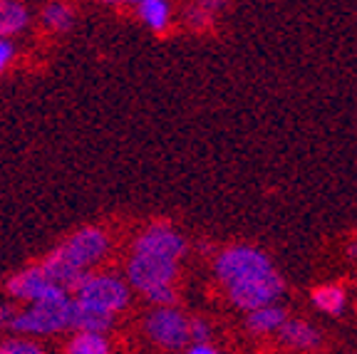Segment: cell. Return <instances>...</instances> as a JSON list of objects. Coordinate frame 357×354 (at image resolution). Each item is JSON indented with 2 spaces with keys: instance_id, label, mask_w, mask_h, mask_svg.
I'll use <instances>...</instances> for the list:
<instances>
[{
  "instance_id": "9",
  "label": "cell",
  "mask_w": 357,
  "mask_h": 354,
  "mask_svg": "<svg viewBox=\"0 0 357 354\" xmlns=\"http://www.w3.org/2000/svg\"><path fill=\"white\" fill-rule=\"evenodd\" d=\"M288 320L285 317V310H280L278 305H268V307H261V310L248 312V327L253 332H275L280 330V325Z\"/></svg>"
},
{
  "instance_id": "7",
  "label": "cell",
  "mask_w": 357,
  "mask_h": 354,
  "mask_svg": "<svg viewBox=\"0 0 357 354\" xmlns=\"http://www.w3.org/2000/svg\"><path fill=\"white\" fill-rule=\"evenodd\" d=\"M8 290H10L13 298L25 300V302H43V300H50L60 293H67V290L57 288L55 282H50L43 275L40 268H28V270L17 272L15 277L8 280Z\"/></svg>"
},
{
  "instance_id": "13",
  "label": "cell",
  "mask_w": 357,
  "mask_h": 354,
  "mask_svg": "<svg viewBox=\"0 0 357 354\" xmlns=\"http://www.w3.org/2000/svg\"><path fill=\"white\" fill-rule=\"evenodd\" d=\"M67 354H109V342L105 334L77 332L67 347Z\"/></svg>"
},
{
  "instance_id": "11",
  "label": "cell",
  "mask_w": 357,
  "mask_h": 354,
  "mask_svg": "<svg viewBox=\"0 0 357 354\" xmlns=\"http://www.w3.org/2000/svg\"><path fill=\"white\" fill-rule=\"evenodd\" d=\"M312 302L315 307L328 315H340L345 310V302H347V295L342 288L337 285H325V288H315L312 290Z\"/></svg>"
},
{
  "instance_id": "4",
  "label": "cell",
  "mask_w": 357,
  "mask_h": 354,
  "mask_svg": "<svg viewBox=\"0 0 357 354\" xmlns=\"http://www.w3.org/2000/svg\"><path fill=\"white\" fill-rule=\"evenodd\" d=\"M73 325V298L60 293L43 302H33L10 320L13 332L22 334H57Z\"/></svg>"
},
{
  "instance_id": "19",
  "label": "cell",
  "mask_w": 357,
  "mask_h": 354,
  "mask_svg": "<svg viewBox=\"0 0 357 354\" xmlns=\"http://www.w3.org/2000/svg\"><path fill=\"white\" fill-rule=\"evenodd\" d=\"M186 354H218V352L213 347H208V344H194Z\"/></svg>"
},
{
  "instance_id": "6",
  "label": "cell",
  "mask_w": 357,
  "mask_h": 354,
  "mask_svg": "<svg viewBox=\"0 0 357 354\" xmlns=\"http://www.w3.org/2000/svg\"><path fill=\"white\" fill-rule=\"evenodd\" d=\"M146 334L164 349H181L189 344V320L176 307H156L146 317Z\"/></svg>"
},
{
  "instance_id": "1",
  "label": "cell",
  "mask_w": 357,
  "mask_h": 354,
  "mask_svg": "<svg viewBox=\"0 0 357 354\" xmlns=\"http://www.w3.org/2000/svg\"><path fill=\"white\" fill-rule=\"evenodd\" d=\"M186 250L184 238L172 226H151L137 238L127 266V277L134 288L144 293L159 307H172L174 277L178 261Z\"/></svg>"
},
{
  "instance_id": "14",
  "label": "cell",
  "mask_w": 357,
  "mask_h": 354,
  "mask_svg": "<svg viewBox=\"0 0 357 354\" xmlns=\"http://www.w3.org/2000/svg\"><path fill=\"white\" fill-rule=\"evenodd\" d=\"M43 20L47 22L52 30L62 33V30H67L73 25V13H70V8L60 6V3H52V6H47L43 10Z\"/></svg>"
},
{
  "instance_id": "18",
  "label": "cell",
  "mask_w": 357,
  "mask_h": 354,
  "mask_svg": "<svg viewBox=\"0 0 357 354\" xmlns=\"http://www.w3.org/2000/svg\"><path fill=\"white\" fill-rule=\"evenodd\" d=\"M13 315H15V310H13V307H8V305H0V327L10 325Z\"/></svg>"
},
{
  "instance_id": "2",
  "label": "cell",
  "mask_w": 357,
  "mask_h": 354,
  "mask_svg": "<svg viewBox=\"0 0 357 354\" xmlns=\"http://www.w3.org/2000/svg\"><path fill=\"white\" fill-rule=\"evenodd\" d=\"M216 275L229 290L231 302L245 312L275 305L285 288L271 258L251 245L223 250L216 258Z\"/></svg>"
},
{
  "instance_id": "3",
  "label": "cell",
  "mask_w": 357,
  "mask_h": 354,
  "mask_svg": "<svg viewBox=\"0 0 357 354\" xmlns=\"http://www.w3.org/2000/svg\"><path fill=\"white\" fill-rule=\"evenodd\" d=\"M109 248V240L100 228H82L75 236L65 240L47 261L40 263V270L57 288L73 293L84 275H89V268L97 261H102Z\"/></svg>"
},
{
  "instance_id": "12",
  "label": "cell",
  "mask_w": 357,
  "mask_h": 354,
  "mask_svg": "<svg viewBox=\"0 0 357 354\" xmlns=\"http://www.w3.org/2000/svg\"><path fill=\"white\" fill-rule=\"evenodd\" d=\"M139 17L151 30L162 33L169 25V6L164 0H144V3H139Z\"/></svg>"
},
{
  "instance_id": "5",
  "label": "cell",
  "mask_w": 357,
  "mask_h": 354,
  "mask_svg": "<svg viewBox=\"0 0 357 354\" xmlns=\"http://www.w3.org/2000/svg\"><path fill=\"white\" fill-rule=\"evenodd\" d=\"M73 302L87 310L114 317L129 302V288L114 275H84V280L73 290Z\"/></svg>"
},
{
  "instance_id": "8",
  "label": "cell",
  "mask_w": 357,
  "mask_h": 354,
  "mask_svg": "<svg viewBox=\"0 0 357 354\" xmlns=\"http://www.w3.org/2000/svg\"><path fill=\"white\" fill-rule=\"evenodd\" d=\"M280 339L298 349H318L320 347V332L315 330L312 325L307 322H301V320H285L278 330Z\"/></svg>"
},
{
  "instance_id": "10",
  "label": "cell",
  "mask_w": 357,
  "mask_h": 354,
  "mask_svg": "<svg viewBox=\"0 0 357 354\" xmlns=\"http://www.w3.org/2000/svg\"><path fill=\"white\" fill-rule=\"evenodd\" d=\"M28 25V10L17 3H0V40L8 35H17Z\"/></svg>"
},
{
  "instance_id": "17",
  "label": "cell",
  "mask_w": 357,
  "mask_h": 354,
  "mask_svg": "<svg viewBox=\"0 0 357 354\" xmlns=\"http://www.w3.org/2000/svg\"><path fill=\"white\" fill-rule=\"evenodd\" d=\"M10 60H13V45L8 40H0V70H6Z\"/></svg>"
},
{
  "instance_id": "16",
  "label": "cell",
  "mask_w": 357,
  "mask_h": 354,
  "mask_svg": "<svg viewBox=\"0 0 357 354\" xmlns=\"http://www.w3.org/2000/svg\"><path fill=\"white\" fill-rule=\"evenodd\" d=\"M208 339V325L204 320H191L189 322V342L194 344H206Z\"/></svg>"
},
{
  "instance_id": "15",
  "label": "cell",
  "mask_w": 357,
  "mask_h": 354,
  "mask_svg": "<svg viewBox=\"0 0 357 354\" xmlns=\"http://www.w3.org/2000/svg\"><path fill=\"white\" fill-rule=\"evenodd\" d=\"M0 354H47L40 344L30 342V339H6V342L0 344Z\"/></svg>"
}]
</instances>
